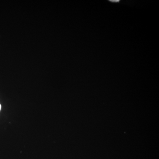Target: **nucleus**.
I'll return each instance as SVG.
<instances>
[{
    "label": "nucleus",
    "mask_w": 159,
    "mask_h": 159,
    "mask_svg": "<svg viewBox=\"0 0 159 159\" xmlns=\"http://www.w3.org/2000/svg\"><path fill=\"white\" fill-rule=\"evenodd\" d=\"M110 1V2H119V1H118H118Z\"/></svg>",
    "instance_id": "nucleus-1"
},
{
    "label": "nucleus",
    "mask_w": 159,
    "mask_h": 159,
    "mask_svg": "<svg viewBox=\"0 0 159 159\" xmlns=\"http://www.w3.org/2000/svg\"><path fill=\"white\" fill-rule=\"evenodd\" d=\"M1 105L0 104V110H1Z\"/></svg>",
    "instance_id": "nucleus-2"
}]
</instances>
